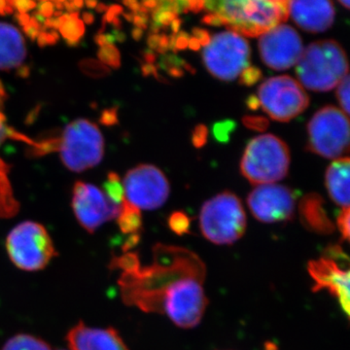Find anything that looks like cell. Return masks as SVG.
Returning a JSON list of instances; mask_svg holds the SVG:
<instances>
[{
  "label": "cell",
  "instance_id": "1",
  "mask_svg": "<svg viewBox=\"0 0 350 350\" xmlns=\"http://www.w3.org/2000/svg\"><path fill=\"white\" fill-rule=\"evenodd\" d=\"M204 7L218 15L230 31L247 38L261 36L289 17L288 1L283 0L206 1Z\"/></svg>",
  "mask_w": 350,
  "mask_h": 350
},
{
  "label": "cell",
  "instance_id": "2",
  "mask_svg": "<svg viewBox=\"0 0 350 350\" xmlns=\"http://www.w3.org/2000/svg\"><path fill=\"white\" fill-rule=\"evenodd\" d=\"M349 62L344 48L332 39L317 41L304 50L296 73L300 84L313 92H328L349 75Z\"/></svg>",
  "mask_w": 350,
  "mask_h": 350
},
{
  "label": "cell",
  "instance_id": "3",
  "mask_svg": "<svg viewBox=\"0 0 350 350\" xmlns=\"http://www.w3.org/2000/svg\"><path fill=\"white\" fill-rule=\"evenodd\" d=\"M290 150L287 144L273 135L251 139L241 162V174L253 185H266L282 180L289 172Z\"/></svg>",
  "mask_w": 350,
  "mask_h": 350
},
{
  "label": "cell",
  "instance_id": "4",
  "mask_svg": "<svg viewBox=\"0 0 350 350\" xmlns=\"http://www.w3.org/2000/svg\"><path fill=\"white\" fill-rule=\"evenodd\" d=\"M200 231L204 238L218 245L238 241L246 230V214L241 200L225 191L207 200L200 214Z\"/></svg>",
  "mask_w": 350,
  "mask_h": 350
},
{
  "label": "cell",
  "instance_id": "5",
  "mask_svg": "<svg viewBox=\"0 0 350 350\" xmlns=\"http://www.w3.org/2000/svg\"><path fill=\"white\" fill-rule=\"evenodd\" d=\"M306 149L326 159H340L350 153V119L342 110L327 105L308 124Z\"/></svg>",
  "mask_w": 350,
  "mask_h": 350
},
{
  "label": "cell",
  "instance_id": "6",
  "mask_svg": "<svg viewBox=\"0 0 350 350\" xmlns=\"http://www.w3.org/2000/svg\"><path fill=\"white\" fill-rule=\"evenodd\" d=\"M204 269L188 273L172 283L163 297L161 312L175 325L184 329L199 325L207 306L204 293Z\"/></svg>",
  "mask_w": 350,
  "mask_h": 350
},
{
  "label": "cell",
  "instance_id": "7",
  "mask_svg": "<svg viewBox=\"0 0 350 350\" xmlns=\"http://www.w3.org/2000/svg\"><path fill=\"white\" fill-rule=\"evenodd\" d=\"M6 248L11 261L27 271L45 268L56 254L45 228L31 221L21 223L9 232Z\"/></svg>",
  "mask_w": 350,
  "mask_h": 350
},
{
  "label": "cell",
  "instance_id": "8",
  "mask_svg": "<svg viewBox=\"0 0 350 350\" xmlns=\"http://www.w3.org/2000/svg\"><path fill=\"white\" fill-rule=\"evenodd\" d=\"M105 142L98 126L85 119L75 120L59 138L62 160L72 172L96 167L103 157Z\"/></svg>",
  "mask_w": 350,
  "mask_h": 350
},
{
  "label": "cell",
  "instance_id": "9",
  "mask_svg": "<svg viewBox=\"0 0 350 350\" xmlns=\"http://www.w3.org/2000/svg\"><path fill=\"white\" fill-rule=\"evenodd\" d=\"M202 61L213 77L223 81H232L248 68L250 44L237 32H220L211 38V43L204 48Z\"/></svg>",
  "mask_w": 350,
  "mask_h": 350
},
{
  "label": "cell",
  "instance_id": "10",
  "mask_svg": "<svg viewBox=\"0 0 350 350\" xmlns=\"http://www.w3.org/2000/svg\"><path fill=\"white\" fill-rule=\"evenodd\" d=\"M258 98L262 110L278 122L296 118L310 105L303 86L287 75L271 77L262 82L258 90Z\"/></svg>",
  "mask_w": 350,
  "mask_h": 350
},
{
  "label": "cell",
  "instance_id": "11",
  "mask_svg": "<svg viewBox=\"0 0 350 350\" xmlns=\"http://www.w3.org/2000/svg\"><path fill=\"white\" fill-rule=\"evenodd\" d=\"M124 190L125 199L139 211L162 206L170 191L165 175L152 165H139L131 170L124 178Z\"/></svg>",
  "mask_w": 350,
  "mask_h": 350
},
{
  "label": "cell",
  "instance_id": "12",
  "mask_svg": "<svg viewBox=\"0 0 350 350\" xmlns=\"http://www.w3.org/2000/svg\"><path fill=\"white\" fill-rule=\"evenodd\" d=\"M72 208L78 222L89 232L118 217L121 211V206L111 202L103 191L81 181L76 182L73 188Z\"/></svg>",
  "mask_w": 350,
  "mask_h": 350
},
{
  "label": "cell",
  "instance_id": "13",
  "mask_svg": "<svg viewBox=\"0 0 350 350\" xmlns=\"http://www.w3.org/2000/svg\"><path fill=\"white\" fill-rule=\"evenodd\" d=\"M259 52L269 68L286 70L299 63L304 52L298 32L287 25H280L260 36Z\"/></svg>",
  "mask_w": 350,
  "mask_h": 350
},
{
  "label": "cell",
  "instance_id": "14",
  "mask_svg": "<svg viewBox=\"0 0 350 350\" xmlns=\"http://www.w3.org/2000/svg\"><path fill=\"white\" fill-rule=\"evenodd\" d=\"M247 204L252 215L262 223L286 222L293 218L296 196L285 186L266 184L251 191Z\"/></svg>",
  "mask_w": 350,
  "mask_h": 350
},
{
  "label": "cell",
  "instance_id": "15",
  "mask_svg": "<svg viewBox=\"0 0 350 350\" xmlns=\"http://www.w3.org/2000/svg\"><path fill=\"white\" fill-rule=\"evenodd\" d=\"M308 269L314 282L313 290H327L350 317V269H340L333 260L320 258L310 262Z\"/></svg>",
  "mask_w": 350,
  "mask_h": 350
},
{
  "label": "cell",
  "instance_id": "16",
  "mask_svg": "<svg viewBox=\"0 0 350 350\" xmlns=\"http://www.w3.org/2000/svg\"><path fill=\"white\" fill-rule=\"evenodd\" d=\"M288 9L296 25L310 33L326 31L335 21V6L329 0L288 1Z\"/></svg>",
  "mask_w": 350,
  "mask_h": 350
},
{
  "label": "cell",
  "instance_id": "17",
  "mask_svg": "<svg viewBox=\"0 0 350 350\" xmlns=\"http://www.w3.org/2000/svg\"><path fill=\"white\" fill-rule=\"evenodd\" d=\"M72 350H129L118 332L113 328H91L80 322L68 334Z\"/></svg>",
  "mask_w": 350,
  "mask_h": 350
},
{
  "label": "cell",
  "instance_id": "18",
  "mask_svg": "<svg viewBox=\"0 0 350 350\" xmlns=\"http://www.w3.org/2000/svg\"><path fill=\"white\" fill-rule=\"evenodd\" d=\"M327 191L332 200L345 208L350 207V158L337 159L329 165L325 175Z\"/></svg>",
  "mask_w": 350,
  "mask_h": 350
},
{
  "label": "cell",
  "instance_id": "19",
  "mask_svg": "<svg viewBox=\"0 0 350 350\" xmlns=\"http://www.w3.org/2000/svg\"><path fill=\"white\" fill-rule=\"evenodd\" d=\"M27 56L22 34L12 25L0 23V69L19 68Z\"/></svg>",
  "mask_w": 350,
  "mask_h": 350
},
{
  "label": "cell",
  "instance_id": "20",
  "mask_svg": "<svg viewBox=\"0 0 350 350\" xmlns=\"http://www.w3.org/2000/svg\"><path fill=\"white\" fill-rule=\"evenodd\" d=\"M301 222L313 231H328L332 224L323 208V200L317 194H308L301 200L300 206Z\"/></svg>",
  "mask_w": 350,
  "mask_h": 350
},
{
  "label": "cell",
  "instance_id": "21",
  "mask_svg": "<svg viewBox=\"0 0 350 350\" xmlns=\"http://www.w3.org/2000/svg\"><path fill=\"white\" fill-rule=\"evenodd\" d=\"M120 230L130 236L126 245L133 246L139 241L140 230L142 228V214L139 209L125 199L121 204V211L117 217Z\"/></svg>",
  "mask_w": 350,
  "mask_h": 350
},
{
  "label": "cell",
  "instance_id": "22",
  "mask_svg": "<svg viewBox=\"0 0 350 350\" xmlns=\"http://www.w3.org/2000/svg\"><path fill=\"white\" fill-rule=\"evenodd\" d=\"M59 31L69 46H76L85 33V25L79 19V14H63L59 18Z\"/></svg>",
  "mask_w": 350,
  "mask_h": 350
},
{
  "label": "cell",
  "instance_id": "23",
  "mask_svg": "<svg viewBox=\"0 0 350 350\" xmlns=\"http://www.w3.org/2000/svg\"><path fill=\"white\" fill-rule=\"evenodd\" d=\"M6 167L0 160V214L2 216H11L17 211V204L13 200L12 193L5 174Z\"/></svg>",
  "mask_w": 350,
  "mask_h": 350
},
{
  "label": "cell",
  "instance_id": "24",
  "mask_svg": "<svg viewBox=\"0 0 350 350\" xmlns=\"http://www.w3.org/2000/svg\"><path fill=\"white\" fill-rule=\"evenodd\" d=\"M2 350H51L40 338L29 335H17L6 342Z\"/></svg>",
  "mask_w": 350,
  "mask_h": 350
},
{
  "label": "cell",
  "instance_id": "25",
  "mask_svg": "<svg viewBox=\"0 0 350 350\" xmlns=\"http://www.w3.org/2000/svg\"><path fill=\"white\" fill-rule=\"evenodd\" d=\"M105 190L107 197L115 204L121 206L122 202L125 200V190L121 184L119 175L115 172L108 174L107 181L105 183Z\"/></svg>",
  "mask_w": 350,
  "mask_h": 350
},
{
  "label": "cell",
  "instance_id": "26",
  "mask_svg": "<svg viewBox=\"0 0 350 350\" xmlns=\"http://www.w3.org/2000/svg\"><path fill=\"white\" fill-rule=\"evenodd\" d=\"M98 57L103 64H107L113 68H118L121 66V56L119 50L114 45H107L100 47Z\"/></svg>",
  "mask_w": 350,
  "mask_h": 350
},
{
  "label": "cell",
  "instance_id": "27",
  "mask_svg": "<svg viewBox=\"0 0 350 350\" xmlns=\"http://www.w3.org/2000/svg\"><path fill=\"white\" fill-rule=\"evenodd\" d=\"M170 230L177 234H184L189 232L190 229V219L185 213L181 211L174 213L169 218Z\"/></svg>",
  "mask_w": 350,
  "mask_h": 350
},
{
  "label": "cell",
  "instance_id": "28",
  "mask_svg": "<svg viewBox=\"0 0 350 350\" xmlns=\"http://www.w3.org/2000/svg\"><path fill=\"white\" fill-rule=\"evenodd\" d=\"M236 123L232 120H224L218 122L213 126V135L215 139L220 144H226L229 142L230 135L236 129Z\"/></svg>",
  "mask_w": 350,
  "mask_h": 350
},
{
  "label": "cell",
  "instance_id": "29",
  "mask_svg": "<svg viewBox=\"0 0 350 350\" xmlns=\"http://www.w3.org/2000/svg\"><path fill=\"white\" fill-rule=\"evenodd\" d=\"M336 96L345 114L350 116V75L338 85Z\"/></svg>",
  "mask_w": 350,
  "mask_h": 350
},
{
  "label": "cell",
  "instance_id": "30",
  "mask_svg": "<svg viewBox=\"0 0 350 350\" xmlns=\"http://www.w3.org/2000/svg\"><path fill=\"white\" fill-rule=\"evenodd\" d=\"M262 78L261 69L256 66H248L241 73L239 84L243 86L251 87L257 84Z\"/></svg>",
  "mask_w": 350,
  "mask_h": 350
},
{
  "label": "cell",
  "instance_id": "31",
  "mask_svg": "<svg viewBox=\"0 0 350 350\" xmlns=\"http://www.w3.org/2000/svg\"><path fill=\"white\" fill-rule=\"evenodd\" d=\"M243 124L252 131H265L269 128V120L262 116H244Z\"/></svg>",
  "mask_w": 350,
  "mask_h": 350
},
{
  "label": "cell",
  "instance_id": "32",
  "mask_svg": "<svg viewBox=\"0 0 350 350\" xmlns=\"http://www.w3.org/2000/svg\"><path fill=\"white\" fill-rule=\"evenodd\" d=\"M84 64L85 68L83 69L86 71L87 75L94 76V77H103L109 73V69L105 64L98 63V62L89 59V61L85 62Z\"/></svg>",
  "mask_w": 350,
  "mask_h": 350
},
{
  "label": "cell",
  "instance_id": "33",
  "mask_svg": "<svg viewBox=\"0 0 350 350\" xmlns=\"http://www.w3.org/2000/svg\"><path fill=\"white\" fill-rule=\"evenodd\" d=\"M190 36L187 32L179 31L178 33L172 34L170 38V49L172 51L184 50L188 47Z\"/></svg>",
  "mask_w": 350,
  "mask_h": 350
},
{
  "label": "cell",
  "instance_id": "34",
  "mask_svg": "<svg viewBox=\"0 0 350 350\" xmlns=\"http://www.w3.org/2000/svg\"><path fill=\"white\" fill-rule=\"evenodd\" d=\"M208 137V129L206 125H198L193 131L192 144L196 148H202L206 145Z\"/></svg>",
  "mask_w": 350,
  "mask_h": 350
},
{
  "label": "cell",
  "instance_id": "35",
  "mask_svg": "<svg viewBox=\"0 0 350 350\" xmlns=\"http://www.w3.org/2000/svg\"><path fill=\"white\" fill-rule=\"evenodd\" d=\"M338 225L344 238L350 243V207L342 209L338 218Z\"/></svg>",
  "mask_w": 350,
  "mask_h": 350
},
{
  "label": "cell",
  "instance_id": "36",
  "mask_svg": "<svg viewBox=\"0 0 350 350\" xmlns=\"http://www.w3.org/2000/svg\"><path fill=\"white\" fill-rule=\"evenodd\" d=\"M38 45L40 47H45L47 45H54L59 40V34L56 31H41L39 34Z\"/></svg>",
  "mask_w": 350,
  "mask_h": 350
},
{
  "label": "cell",
  "instance_id": "37",
  "mask_svg": "<svg viewBox=\"0 0 350 350\" xmlns=\"http://www.w3.org/2000/svg\"><path fill=\"white\" fill-rule=\"evenodd\" d=\"M100 123L105 126L116 125L118 123V110L116 107L105 110L101 114Z\"/></svg>",
  "mask_w": 350,
  "mask_h": 350
},
{
  "label": "cell",
  "instance_id": "38",
  "mask_svg": "<svg viewBox=\"0 0 350 350\" xmlns=\"http://www.w3.org/2000/svg\"><path fill=\"white\" fill-rule=\"evenodd\" d=\"M13 9H17L20 14H27L29 11L36 8L38 3L34 1H27V0H17V1H9Z\"/></svg>",
  "mask_w": 350,
  "mask_h": 350
},
{
  "label": "cell",
  "instance_id": "39",
  "mask_svg": "<svg viewBox=\"0 0 350 350\" xmlns=\"http://www.w3.org/2000/svg\"><path fill=\"white\" fill-rule=\"evenodd\" d=\"M38 13L45 19H50L55 13L54 4L49 1H41L38 4Z\"/></svg>",
  "mask_w": 350,
  "mask_h": 350
},
{
  "label": "cell",
  "instance_id": "40",
  "mask_svg": "<svg viewBox=\"0 0 350 350\" xmlns=\"http://www.w3.org/2000/svg\"><path fill=\"white\" fill-rule=\"evenodd\" d=\"M193 34H194V38L199 40L200 45L206 47V46L211 43V34H209V32L206 31V29H200V27H195V29H193Z\"/></svg>",
  "mask_w": 350,
  "mask_h": 350
},
{
  "label": "cell",
  "instance_id": "41",
  "mask_svg": "<svg viewBox=\"0 0 350 350\" xmlns=\"http://www.w3.org/2000/svg\"><path fill=\"white\" fill-rule=\"evenodd\" d=\"M3 98L2 96H0V105H2ZM4 122H5V116L0 111V144L3 142L6 137H10V133L12 131V129L4 125Z\"/></svg>",
  "mask_w": 350,
  "mask_h": 350
},
{
  "label": "cell",
  "instance_id": "42",
  "mask_svg": "<svg viewBox=\"0 0 350 350\" xmlns=\"http://www.w3.org/2000/svg\"><path fill=\"white\" fill-rule=\"evenodd\" d=\"M133 22L138 29H147L148 27V16L145 13H133Z\"/></svg>",
  "mask_w": 350,
  "mask_h": 350
},
{
  "label": "cell",
  "instance_id": "43",
  "mask_svg": "<svg viewBox=\"0 0 350 350\" xmlns=\"http://www.w3.org/2000/svg\"><path fill=\"white\" fill-rule=\"evenodd\" d=\"M202 22L204 23V25H214V27L224 25L223 20L214 13L206 14V15L202 18Z\"/></svg>",
  "mask_w": 350,
  "mask_h": 350
},
{
  "label": "cell",
  "instance_id": "44",
  "mask_svg": "<svg viewBox=\"0 0 350 350\" xmlns=\"http://www.w3.org/2000/svg\"><path fill=\"white\" fill-rule=\"evenodd\" d=\"M84 2L81 0H75V1H64V6L69 13H76L82 8Z\"/></svg>",
  "mask_w": 350,
  "mask_h": 350
},
{
  "label": "cell",
  "instance_id": "45",
  "mask_svg": "<svg viewBox=\"0 0 350 350\" xmlns=\"http://www.w3.org/2000/svg\"><path fill=\"white\" fill-rule=\"evenodd\" d=\"M25 36L27 38L31 39V40H36L38 38L39 34H40V29H36V27H32L31 25H27V27H23Z\"/></svg>",
  "mask_w": 350,
  "mask_h": 350
},
{
  "label": "cell",
  "instance_id": "46",
  "mask_svg": "<svg viewBox=\"0 0 350 350\" xmlns=\"http://www.w3.org/2000/svg\"><path fill=\"white\" fill-rule=\"evenodd\" d=\"M142 69L144 76L154 75L155 77H158L159 80H160V78H163L161 77L160 75H158L156 66H153V64H145L142 66Z\"/></svg>",
  "mask_w": 350,
  "mask_h": 350
},
{
  "label": "cell",
  "instance_id": "47",
  "mask_svg": "<svg viewBox=\"0 0 350 350\" xmlns=\"http://www.w3.org/2000/svg\"><path fill=\"white\" fill-rule=\"evenodd\" d=\"M245 103L246 105H247V107L251 110H257L258 108L261 107L259 98H258L256 96H248V98H246Z\"/></svg>",
  "mask_w": 350,
  "mask_h": 350
},
{
  "label": "cell",
  "instance_id": "48",
  "mask_svg": "<svg viewBox=\"0 0 350 350\" xmlns=\"http://www.w3.org/2000/svg\"><path fill=\"white\" fill-rule=\"evenodd\" d=\"M204 7V2L202 1H187L188 11L198 13L202 11Z\"/></svg>",
  "mask_w": 350,
  "mask_h": 350
},
{
  "label": "cell",
  "instance_id": "49",
  "mask_svg": "<svg viewBox=\"0 0 350 350\" xmlns=\"http://www.w3.org/2000/svg\"><path fill=\"white\" fill-rule=\"evenodd\" d=\"M15 19L17 21L18 24L22 25L23 27H27L31 23V17L27 14H16Z\"/></svg>",
  "mask_w": 350,
  "mask_h": 350
},
{
  "label": "cell",
  "instance_id": "50",
  "mask_svg": "<svg viewBox=\"0 0 350 350\" xmlns=\"http://www.w3.org/2000/svg\"><path fill=\"white\" fill-rule=\"evenodd\" d=\"M13 7L10 5L9 1H2L0 0V15L4 16L7 14H12Z\"/></svg>",
  "mask_w": 350,
  "mask_h": 350
},
{
  "label": "cell",
  "instance_id": "51",
  "mask_svg": "<svg viewBox=\"0 0 350 350\" xmlns=\"http://www.w3.org/2000/svg\"><path fill=\"white\" fill-rule=\"evenodd\" d=\"M124 4H125L129 9H131V13L139 12L140 8H142V4L138 3L137 1H133V0H131V1H125Z\"/></svg>",
  "mask_w": 350,
  "mask_h": 350
},
{
  "label": "cell",
  "instance_id": "52",
  "mask_svg": "<svg viewBox=\"0 0 350 350\" xmlns=\"http://www.w3.org/2000/svg\"><path fill=\"white\" fill-rule=\"evenodd\" d=\"M167 72H169V75L170 76H172V77L174 78H180L184 75V70L181 68H177V66H175V68H170L169 69H167Z\"/></svg>",
  "mask_w": 350,
  "mask_h": 350
},
{
  "label": "cell",
  "instance_id": "53",
  "mask_svg": "<svg viewBox=\"0 0 350 350\" xmlns=\"http://www.w3.org/2000/svg\"><path fill=\"white\" fill-rule=\"evenodd\" d=\"M144 57L146 64H153L154 62L156 61L155 53L151 52V51H146L144 53Z\"/></svg>",
  "mask_w": 350,
  "mask_h": 350
},
{
  "label": "cell",
  "instance_id": "54",
  "mask_svg": "<svg viewBox=\"0 0 350 350\" xmlns=\"http://www.w3.org/2000/svg\"><path fill=\"white\" fill-rule=\"evenodd\" d=\"M200 46L202 45H200L197 38H190V39H189L188 47L190 48V49L198 51L200 50Z\"/></svg>",
  "mask_w": 350,
  "mask_h": 350
},
{
  "label": "cell",
  "instance_id": "55",
  "mask_svg": "<svg viewBox=\"0 0 350 350\" xmlns=\"http://www.w3.org/2000/svg\"><path fill=\"white\" fill-rule=\"evenodd\" d=\"M182 24V21L179 19L174 20V22H172V24L170 25V27H172V31L174 32V34L178 33L179 29H180Z\"/></svg>",
  "mask_w": 350,
  "mask_h": 350
},
{
  "label": "cell",
  "instance_id": "56",
  "mask_svg": "<svg viewBox=\"0 0 350 350\" xmlns=\"http://www.w3.org/2000/svg\"><path fill=\"white\" fill-rule=\"evenodd\" d=\"M83 20H84V22L88 25L93 24L94 21L93 14L89 12L83 14Z\"/></svg>",
  "mask_w": 350,
  "mask_h": 350
},
{
  "label": "cell",
  "instance_id": "57",
  "mask_svg": "<svg viewBox=\"0 0 350 350\" xmlns=\"http://www.w3.org/2000/svg\"><path fill=\"white\" fill-rule=\"evenodd\" d=\"M133 38L135 39V40H139L142 39V36H144V29H138V27H135L133 31V33H131Z\"/></svg>",
  "mask_w": 350,
  "mask_h": 350
},
{
  "label": "cell",
  "instance_id": "58",
  "mask_svg": "<svg viewBox=\"0 0 350 350\" xmlns=\"http://www.w3.org/2000/svg\"><path fill=\"white\" fill-rule=\"evenodd\" d=\"M18 75H19L21 77L23 78L27 77V76H29V66H22V68H21L19 70H18Z\"/></svg>",
  "mask_w": 350,
  "mask_h": 350
},
{
  "label": "cell",
  "instance_id": "59",
  "mask_svg": "<svg viewBox=\"0 0 350 350\" xmlns=\"http://www.w3.org/2000/svg\"><path fill=\"white\" fill-rule=\"evenodd\" d=\"M108 7L109 6L105 5V4L98 3V5L96 7V10L98 11V13L107 12Z\"/></svg>",
  "mask_w": 350,
  "mask_h": 350
},
{
  "label": "cell",
  "instance_id": "60",
  "mask_svg": "<svg viewBox=\"0 0 350 350\" xmlns=\"http://www.w3.org/2000/svg\"><path fill=\"white\" fill-rule=\"evenodd\" d=\"M53 4H54L55 8L59 9V10L64 9V1H54Z\"/></svg>",
  "mask_w": 350,
  "mask_h": 350
},
{
  "label": "cell",
  "instance_id": "61",
  "mask_svg": "<svg viewBox=\"0 0 350 350\" xmlns=\"http://www.w3.org/2000/svg\"><path fill=\"white\" fill-rule=\"evenodd\" d=\"M88 8L93 9L96 8V5H98V2L96 1H86L85 2Z\"/></svg>",
  "mask_w": 350,
  "mask_h": 350
},
{
  "label": "cell",
  "instance_id": "62",
  "mask_svg": "<svg viewBox=\"0 0 350 350\" xmlns=\"http://www.w3.org/2000/svg\"><path fill=\"white\" fill-rule=\"evenodd\" d=\"M338 3H340V5L344 6L345 8L349 9V10H350V0H347V1H340Z\"/></svg>",
  "mask_w": 350,
  "mask_h": 350
}]
</instances>
